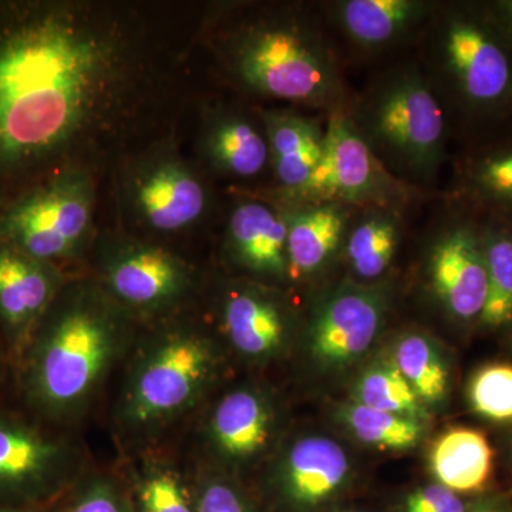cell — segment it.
Here are the masks:
<instances>
[{"label": "cell", "mask_w": 512, "mask_h": 512, "mask_svg": "<svg viewBox=\"0 0 512 512\" xmlns=\"http://www.w3.org/2000/svg\"><path fill=\"white\" fill-rule=\"evenodd\" d=\"M355 394L356 403L370 409L419 420L426 416L423 403L394 363L367 370L357 382Z\"/></svg>", "instance_id": "obj_26"}, {"label": "cell", "mask_w": 512, "mask_h": 512, "mask_svg": "<svg viewBox=\"0 0 512 512\" xmlns=\"http://www.w3.org/2000/svg\"><path fill=\"white\" fill-rule=\"evenodd\" d=\"M350 222L346 256L363 281H375L392 265L400 242V218L394 208L370 207Z\"/></svg>", "instance_id": "obj_23"}, {"label": "cell", "mask_w": 512, "mask_h": 512, "mask_svg": "<svg viewBox=\"0 0 512 512\" xmlns=\"http://www.w3.org/2000/svg\"><path fill=\"white\" fill-rule=\"evenodd\" d=\"M434 69L464 100L476 106L500 103L512 89L504 47L476 20L450 13L433 28Z\"/></svg>", "instance_id": "obj_9"}, {"label": "cell", "mask_w": 512, "mask_h": 512, "mask_svg": "<svg viewBox=\"0 0 512 512\" xmlns=\"http://www.w3.org/2000/svg\"><path fill=\"white\" fill-rule=\"evenodd\" d=\"M0 512H40V507H19V505H0Z\"/></svg>", "instance_id": "obj_34"}, {"label": "cell", "mask_w": 512, "mask_h": 512, "mask_svg": "<svg viewBox=\"0 0 512 512\" xmlns=\"http://www.w3.org/2000/svg\"><path fill=\"white\" fill-rule=\"evenodd\" d=\"M141 512H195L194 501L180 476L164 464H148L137 478Z\"/></svg>", "instance_id": "obj_28"}, {"label": "cell", "mask_w": 512, "mask_h": 512, "mask_svg": "<svg viewBox=\"0 0 512 512\" xmlns=\"http://www.w3.org/2000/svg\"><path fill=\"white\" fill-rule=\"evenodd\" d=\"M136 322L94 279L66 281L10 366L29 416L46 426L79 420L130 355Z\"/></svg>", "instance_id": "obj_1"}, {"label": "cell", "mask_w": 512, "mask_h": 512, "mask_svg": "<svg viewBox=\"0 0 512 512\" xmlns=\"http://www.w3.org/2000/svg\"><path fill=\"white\" fill-rule=\"evenodd\" d=\"M349 474V460L336 441L305 437L286 451L276 471L279 497L293 511H311L333 497Z\"/></svg>", "instance_id": "obj_17"}, {"label": "cell", "mask_w": 512, "mask_h": 512, "mask_svg": "<svg viewBox=\"0 0 512 512\" xmlns=\"http://www.w3.org/2000/svg\"><path fill=\"white\" fill-rule=\"evenodd\" d=\"M220 319L229 345L247 359L266 360L278 355L288 338V309L262 285L228 286L221 298Z\"/></svg>", "instance_id": "obj_14"}, {"label": "cell", "mask_w": 512, "mask_h": 512, "mask_svg": "<svg viewBox=\"0 0 512 512\" xmlns=\"http://www.w3.org/2000/svg\"><path fill=\"white\" fill-rule=\"evenodd\" d=\"M80 453L33 417L0 410V505L40 507L79 474Z\"/></svg>", "instance_id": "obj_7"}, {"label": "cell", "mask_w": 512, "mask_h": 512, "mask_svg": "<svg viewBox=\"0 0 512 512\" xmlns=\"http://www.w3.org/2000/svg\"><path fill=\"white\" fill-rule=\"evenodd\" d=\"M474 512H500L495 510L493 507H488V505H480V507L474 508Z\"/></svg>", "instance_id": "obj_37"}, {"label": "cell", "mask_w": 512, "mask_h": 512, "mask_svg": "<svg viewBox=\"0 0 512 512\" xmlns=\"http://www.w3.org/2000/svg\"><path fill=\"white\" fill-rule=\"evenodd\" d=\"M431 10L420 0H345L333 6V16L350 42L377 50L410 35Z\"/></svg>", "instance_id": "obj_21"}, {"label": "cell", "mask_w": 512, "mask_h": 512, "mask_svg": "<svg viewBox=\"0 0 512 512\" xmlns=\"http://www.w3.org/2000/svg\"><path fill=\"white\" fill-rule=\"evenodd\" d=\"M473 409L485 419L512 420V366L490 365L481 369L470 384Z\"/></svg>", "instance_id": "obj_29"}, {"label": "cell", "mask_w": 512, "mask_h": 512, "mask_svg": "<svg viewBox=\"0 0 512 512\" xmlns=\"http://www.w3.org/2000/svg\"><path fill=\"white\" fill-rule=\"evenodd\" d=\"M229 72L249 92L330 111L342 109L335 53L312 22L295 13L239 26L225 47Z\"/></svg>", "instance_id": "obj_3"}, {"label": "cell", "mask_w": 512, "mask_h": 512, "mask_svg": "<svg viewBox=\"0 0 512 512\" xmlns=\"http://www.w3.org/2000/svg\"><path fill=\"white\" fill-rule=\"evenodd\" d=\"M9 366V357L6 353L5 346H3L2 339H0V379H2L3 373L6 372Z\"/></svg>", "instance_id": "obj_35"}, {"label": "cell", "mask_w": 512, "mask_h": 512, "mask_svg": "<svg viewBox=\"0 0 512 512\" xmlns=\"http://www.w3.org/2000/svg\"><path fill=\"white\" fill-rule=\"evenodd\" d=\"M384 318V301L376 289L343 286L320 305L309 328L313 359L326 367H345L365 355Z\"/></svg>", "instance_id": "obj_12"}, {"label": "cell", "mask_w": 512, "mask_h": 512, "mask_svg": "<svg viewBox=\"0 0 512 512\" xmlns=\"http://www.w3.org/2000/svg\"><path fill=\"white\" fill-rule=\"evenodd\" d=\"M474 184L493 200L512 202V151L485 158L474 168Z\"/></svg>", "instance_id": "obj_32"}, {"label": "cell", "mask_w": 512, "mask_h": 512, "mask_svg": "<svg viewBox=\"0 0 512 512\" xmlns=\"http://www.w3.org/2000/svg\"><path fill=\"white\" fill-rule=\"evenodd\" d=\"M487 262V299L480 319L488 328L512 322V237L491 234L484 241Z\"/></svg>", "instance_id": "obj_27"}, {"label": "cell", "mask_w": 512, "mask_h": 512, "mask_svg": "<svg viewBox=\"0 0 512 512\" xmlns=\"http://www.w3.org/2000/svg\"><path fill=\"white\" fill-rule=\"evenodd\" d=\"M429 279L434 296L460 320L480 318L487 299L484 242L468 227L447 229L430 252Z\"/></svg>", "instance_id": "obj_13"}, {"label": "cell", "mask_w": 512, "mask_h": 512, "mask_svg": "<svg viewBox=\"0 0 512 512\" xmlns=\"http://www.w3.org/2000/svg\"><path fill=\"white\" fill-rule=\"evenodd\" d=\"M127 195L138 220L161 234L192 227L207 211L208 192L200 175L178 154H151L137 165Z\"/></svg>", "instance_id": "obj_10"}, {"label": "cell", "mask_w": 512, "mask_h": 512, "mask_svg": "<svg viewBox=\"0 0 512 512\" xmlns=\"http://www.w3.org/2000/svg\"><path fill=\"white\" fill-rule=\"evenodd\" d=\"M259 120L285 200L301 201L325 156L326 127L293 110H262Z\"/></svg>", "instance_id": "obj_16"}, {"label": "cell", "mask_w": 512, "mask_h": 512, "mask_svg": "<svg viewBox=\"0 0 512 512\" xmlns=\"http://www.w3.org/2000/svg\"><path fill=\"white\" fill-rule=\"evenodd\" d=\"M471 512H474V511H471Z\"/></svg>", "instance_id": "obj_38"}, {"label": "cell", "mask_w": 512, "mask_h": 512, "mask_svg": "<svg viewBox=\"0 0 512 512\" xmlns=\"http://www.w3.org/2000/svg\"><path fill=\"white\" fill-rule=\"evenodd\" d=\"M493 457V448L481 431L458 427L434 443L431 470L439 484L454 493H473L490 480Z\"/></svg>", "instance_id": "obj_22"}, {"label": "cell", "mask_w": 512, "mask_h": 512, "mask_svg": "<svg viewBox=\"0 0 512 512\" xmlns=\"http://www.w3.org/2000/svg\"><path fill=\"white\" fill-rule=\"evenodd\" d=\"M288 227L289 279L320 271L346 241L350 207L339 202H289L282 207Z\"/></svg>", "instance_id": "obj_19"}, {"label": "cell", "mask_w": 512, "mask_h": 512, "mask_svg": "<svg viewBox=\"0 0 512 512\" xmlns=\"http://www.w3.org/2000/svg\"><path fill=\"white\" fill-rule=\"evenodd\" d=\"M275 410L258 390H232L212 407L205 424V443L211 453L238 464L264 453L274 437Z\"/></svg>", "instance_id": "obj_18"}, {"label": "cell", "mask_w": 512, "mask_h": 512, "mask_svg": "<svg viewBox=\"0 0 512 512\" xmlns=\"http://www.w3.org/2000/svg\"><path fill=\"white\" fill-rule=\"evenodd\" d=\"M192 501L195 512H252L244 495L220 477H202Z\"/></svg>", "instance_id": "obj_31"}, {"label": "cell", "mask_w": 512, "mask_h": 512, "mask_svg": "<svg viewBox=\"0 0 512 512\" xmlns=\"http://www.w3.org/2000/svg\"><path fill=\"white\" fill-rule=\"evenodd\" d=\"M116 403L128 440L147 441L194 412L220 369V350L200 323L164 318L134 342Z\"/></svg>", "instance_id": "obj_2"}, {"label": "cell", "mask_w": 512, "mask_h": 512, "mask_svg": "<svg viewBox=\"0 0 512 512\" xmlns=\"http://www.w3.org/2000/svg\"><path fill=\"white\" fill-rule=\"evenodd\" d=\"M404 512H467L457 493L441 484L420 488L407 497Z\"/></svg>", "instance_id": "obj_33"}, {"label": "cell", "mask_w": 512, "mask_h": 512, "mask_svg": "<svg viewBox=\"0 0 512 512\" xmlns=\"http://www.w3.org/2000/svg\"><path fill=\"white\" fill-rule=\"evenodd\" d=\"M201 148L212 171L234 180H251L271 165L261 120H251L234 109L212 111L202 130Z\"/></svg>", "instance_id": "obj_20"}, {"label": "cell", "mask_w": 512, "mask_h": 512, "mask_svg": "<svg viewBox=\"0 0 512 512\" xmlns=\"http://www.w3.org/2000/svg\"><path fill=\"white\" fill-rule=\"evenodd\" d=\"M94 281L137 320L173 315L194 289V269L181 256L158 245L121 238L107 242L97 256Z\"/></svg>", "instance_id": "obj_6"}, {"label": "cell", "mask_w": 512, "mask_h": 512, "mask_svg": "<svg viewBox=\"0 0 512 512\" xmlns=\"http://www.w3.org/2000/svg\"><path fill=\"white\" fill-rule=\"evenodd\" d=\"M501 10H503L504 16L512 28V2L501 3Z\"/></svg>", "instance_id": "obj_36"}, {"label": "cell", "mask_w": 512, "mask_h": 512, "mask_svg": "<svg viewBox=\"0 0 512 512\" xmlns=\"http://www.w3.org/2000/svg\"><path fill=\"white\" fill-rule=\"evenodd\" d=\"M350 117L400 183L427 184L436 177L446 144V116L433 83L417 67L382 77Z\"/></svg>", "instance_id": "obj_4"}, {"label": "cell", "mask_w": 512, "mask_h": 512, "mask_svg": "<svg viewBox=\"0 0 512 512\" xmlns=\"http://www.w3.org/2000/svg\"><path fill=\"white\" fill-rule=\"evenodd\" d=\"M66 281L59 266L0 244V339L9 366L18 360Z\"/></svg>", "instance_id": "obj_11"}, {"label": "cell", "mask_w": 512, "mask_h": 512, "mask_svg": "<svg viewBox=\"0 0 512 512\" xmlns=\"http://www.w3.org/2000/svg\"><path fill=\"white\" fill-rule=\"evenodd\" d=\"M342 419L356 439L387 450L414 447L424 434V426L419 419L370 409L359 403L345 407Z\"/></svg>", "instance_id": "obj_25"}, {"label": "cell", "mask_w": 512, "mask_h": 512, "mask_svg": "<svg viewBox=\"0 0 512 512\" xmlns=\"http://www.w3.org/2000/svg\"><path fill=\"white\" fill-rule=\"evenodd\" d=\"M400 181L377 160L345 109L330 111L325 156L301 201H332L348 207H389ZM291 202V201H289Z\"/></svg>", "instance_id": "obj_8"}, {"label": "cell", "mask_w": 512, "mask_h": 512, "mask_svg": "<svg viewBox=\"0 0 512 512\" xmlns=\"http://www.w3.org/2000/svg\"><path fill=\"white\" fill-rule=\"evenodd\" d=\"M227 249L235 264L259 278L289 279L288 227L284 210L269 202H239L229 215Z\"/></svg>", "instance_id": "obj_15"}, {"label": "cell", "mask_w": 512, "mask_h": 512, "mask_svg": "<svg viewBox=\"0 0 512 512\" xmlns=\"http://www.w3.org/2000/svg\"><path fill=\"white\" fill-rule=\"evenodd\" d=\"M60 512H134V504L117 478L99 474L80 481Z\"/></svg>", "instance_id": "obj_30"}, {"label": "cell", "mask_w": 512, "mask_h": 512, "mask_svg": "<svg viewBox=\"0 0 512 512\" xmlns=\"http://www.w3.org/2000/svg\"><path fill=\"white\" fill-rule=\"evenodd\" d=\"M94 204L92 175L64 168L0 212V244L62 269L89 244Z\"/></svg>", "instance_id": "obj_5"}, {"label": "cell", "mask_w": 512, "mask_h": 512, "mask_svg": "<svg viewBox=\"0 0 512 512\" xmlns=\"http://www.w3.org/2000/svg\"><path fill=\"white\" fill-rule=\"evenodd\" d=\"M394 365L421 403H439L447 396V367L433 343L424 336H404L397 343Z\"/></svg>", "instance_id": "obj_24"}]
</instances>
